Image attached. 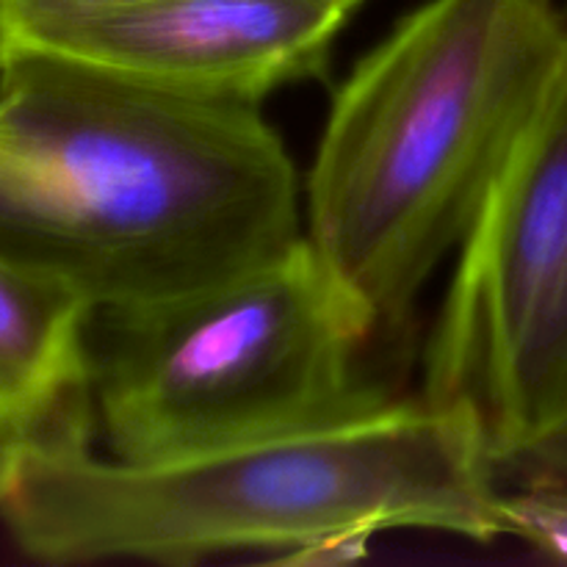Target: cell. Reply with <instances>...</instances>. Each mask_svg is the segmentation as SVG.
<instances>
[{
	"label": "cell",
	"mask_w": 567,
	"mask_h": 567,
	"mask_svg": "<svg viewBox=\"0 0 567 567\" xmlns=\"http://www.w3.org/2000/svg\"><path fill=\"white\" fill-rule=\"evenodd\" d=\"M421 399L468 415L509 493L567 487V64L460 247Z\"/></svg>",
	"instance_id": "5"
},
{
	"label": "cell",
	"mask_w": 567,
	"mask_h": 567,
	"mask_svg": "<svg viewBox=\"0 0 567 567\" xmlns=\"http://www.w3.org/2000/svg\"><path fill=\"white\" fill-rule=\"evenodd\" d=\"M382 338L302 236L205 291L92 310L94 435L155 465L369 413L393 402L371 369Z\"/></svg>",
	"instance_id": "4"
},
{
	"label": "cell",
	"mask_w": 567,
	"mask_h": 567,
	"mask_svg": "<svg viewBox=\"0 0 567 567\" xmlns=\"http://www.w3.org/2000/svg\"><path fill=\"white\" fill-rule=\"evenodd\" d=\"M302 236L293 158L260 105L6 50L0 258L116 310L219 286Z\"/></svg>",
	"instance_id": "1"
},
{
	"label": "cell",
	"mask_w": 567,
	"mask_h": 567,
	"mask_svg": "<svg viewBox=\"0 0 567 567\" xmlns=\"http://www.w3.org/2000/svg\"><path fill=\"white\" fill-rule=\"evenodd\" d=\"M120 3L131 0H0V44L9 50L53 22Z\"/></svg>",
	"instance_id": "9"
},
{
	"label": "cell",
	"mask_w": 567,
	"mask_h": 567,
	"mask_svg": "<svg viewBox=\"0 0 567 567\" xmlns=\"http://www.w3.org/2000/svg\"><path fill=\"white\" fill-rule=\"evenodd\" d=\"M89 321L81 293L0 258V493L28 457L94 446Z\"/></svg>",
	"instance_id": "7"
},
{
	"label": "cell",
	"mask_w": 567,
	"mask_h": 567,
	"mask_svg": "<svg viewBox=\"0 0 567 567\" xmlns=\"http://www.w3.org/2000/svg\"><path fill=\"white\" fill-rule=\"evenodd\" d=\"M14 546L42 565H194L227 554L352 563L377 535L515 537L468 415L426 399L155 465L92 446L28 457L0 493Z\"/></svg>",
	"instance_id": "2"
},
{
	"label": "cell",
	"mask_w": 567,
	"mask_h": 567,
	"mask_svg": "<svg viewBox=\"0 0 567 567\" xmlns=\"http://www.w3.org/2000/svg\"><path fill=\"white\" fill-rule=\"evenodd\" d=\"M363 0H131L53 22L14 48L94 61L150 86L260 105L327 72ZM11 50V48H9Z\"/></svg>",
	"instance_id": "6"
},
{
	"label": "cell",
	"mask_w": 567,
	"mask_h": 567,
	"mask_svg": "<svg viewBox=\"0 0 567 567\" xmlns=\"http://www.w3.org/2000/svg\"><path fill=\"white\" fill-rule=\"evenodd\" d=\"M565 64L559 0H426L336 89L305 238L385 338L463 247Z\"/></svg>",
	"instance_id": "3"
},
{
	"label": "cell",
	"mask_w": 567,
	"mask_h": 567,
	"mask_svg": "<svg viewBox=\"0 0 567 567\" xmlns=\"http://www.w3.org/2000/svg\"><path fill=\"white\" fill-rule=\"evenodd\" d=\"M509 504L515 515V537L567 557V487L509 493Z\"/></svg>",
	"instance_id": "8"
},
{
	"label": "cell",
	"mask_w": 567,
	"mask_h": 567,
	"mask_svg": "<svg viewBox=\"0 0 567 567\" xmlns=\"http://www.w3.org/2000/svg\"><path fill=\"white\" fill-rule=\"evenodd\" d=\"M3 61H6V50H3V44H0V66H3Z\"/></svg>",
	"instance_id": "10"
}]
</instances>
